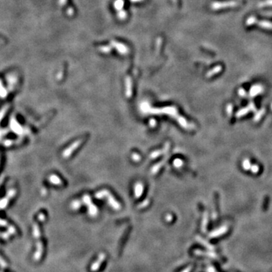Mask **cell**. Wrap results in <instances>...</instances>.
Wrapping results in <instances>:
<instances>
[{
	"mask_svg": "<svg viewBox=\"0 0 272 272\" xmlns=\"http://www.w3.org/2000/svg\"><path fill=\"white\" fill-rule=\"evenodd\" d=\"M237 5L235 2H215L212 5V8L214 9H219L222 8H227V7H234Z\"/></svg>",
	"mask_w": 272,
	"mask_h": 272,
	"instance_id": "obj_1",
	"label": "cell"
},
{
	"mask_svg": "<svg viewBox=\"0 0 272 272\" xmlns=\"http://www.w3.org/2000/svg\"><path fill=\"white\" fill-rule=\"evenodd\" d=\"M227 231H228V227H227V226H222V227H221L219 229L216 230V231H213L212 233H211V234H209V237H219L220 235H221V234H224V233L227 232Z\"/></svg>",
	"mask_w": 272,
	"mask_h": 272,
	"instance_id": "obj_2",
	"label": "cell"
},
{
	"mask_svg": "<svg viewBox=\"0 0 272 272\" xmlns=\"http://www.w3.org/2000/svg\"><path fill=\"white\" fill-rule=\"evenodd\" d=\"M262 92V86H253L251 89V90H250V95L252 97H254V96L257 95H259V93H261Z\"/></svg>",
	"mask_w": 272,
	"mask_h": 272,
	"instance_id": "obj_3",
	"label": "cell"
},
{
	"mask_svg": "<svg viewBox=\"0 0 272 272\" xmlns=\"http://www.w3.org/2000/svg\"><path fill=\"white\" fill-rule=\"evenodd\" d=\"M112 44H113V45H116V48H117V50L120 53L126 54V53L128 52V49L126 48V47L124 45L120 44V43H117L116 42H112Z\"/></svg>",
	"mask_w": 272,
	"mask_h": 272,
	"instance_id": "obj_4",
	"label": "cell"
},
{
	"mask_svg": "<svg viewBox=\"0 0 272 272\" xmlns=\"http://www.w3.org/2000/svg\"><path fill=\"white\" fill-rule=\"evenodd\" d=\"M250 111H251V109H250V107H245V108L239 110L237 113V114H236V116H237V117H241V116H245V115L247 114V113H248Z\"/></svg>",
	"mask_w": 272,
	"mask_h": 272,
	"instance_id": "obj_5",
	"label": "cell"
},
{
	"mask_svg": "<svg viewBox=\"0 0 272 272\" xmlns=\"http://www.w3.org/2000/svg\"><path fill=\"white\" fill-rule=\"evenodd\" d=\"M142 190H143V186L142 185H140V184L136 185V186H135V196L137 197H139L142 195Z\"/></svg>",
	"mask_w": 272,
	"mask_h": 272,
	"instance_id": "obj_6",
	"label": "cell"
},
{
	"mask_svg": "<svg viewBox=\"0 0 272 272\" xmlns=\"http://www.w3.org/2000/svg\"><path fill=\"white\" fill-rule=\"evenodd\" d=\"M265 109H262L260 111H259L258 113H256V115L254 117V120L256 121V122H258L259 120L261 119V118L262 117L263 115L265 114Z\"/></svg>",
	"mask_w": 272,
	"mask_h": 272,
	"instance_id": "obj_7",
	"label": "cell"
},
{
	"mask_svg": "<svg viewBox=\"0 0 272 272\" xmlns=\"http://www.w3.org/2000/svg\"><path fill=\"white\" fill-rule=\"evenodd\" d=\"M221 70V66H218V67H215V68H214L212 70H211V71L209 72V73L207 74V77H212V76H213L214 74H216V73H218Z\"/></svg>",
	"mask_w": 272,
	"mask_h": 272,
	"instance_id": "obj_8",
	"label": "cell"
},
{
	"mask_svg": "<svg viewBox=\"0 0 272 272\" xmlns=\"http://www.w3.org/2000/svg\"><path fill=\"white\" fill-rule=\"evenodd\" d=\"M251 166H252L251 162H250V160H248V159H245V160L244 161V162H243V167H244V169H245V170H250Z\"/></svg>",
	"mask_w": 272,
	"mask_h": 272,
	"instance_id": "obj_9",
	"label": "cell"
},
{
	"mask_svg": "<svg viewBox=\"0 0 272 272\" xmlns=\"http://www.w3.org/2000/svg\"><path fill=\"white\" fill-rule=\"evenodd\" d=\"M126 85H127V86H126V88H127V89H126V95H127L128 96H130L131 95V91H130V88H131V83H130V80H129V78H128L127 79V80H126Z\"/></svg>",
	"mask_w": 272,
	"mask_h": 272,
	"instance_id": "obj_10",
	"label": "cell"
},
{
	"mask_svg": "<svg viewBox=\"0 0 272 272\" xmlns=\"http://www.w3.org/2000/svg\"><path fill=\"white\" fill-rule=\"evenodd\" d=\"M250 170L252 171V172H253V173L256 174V173H258V172H259V166L257 165H252L251 168H250Z\"/></svg>",
	"mask_w": 272,
	"mask_h": 272,
	"instance_id": "obj_11",
	"label": "cell"
},
{
	"mask_svg": "<svg viewBox=\"0 0 272 272\" xmlns=\"http://www.w3.org/2000/svg\"><path fill=\"white\" fill-rule=\"evenodd\" d=\"M114 5L116 6V8H117V9H120V8H122V7H123V2L122 1V0H117V1H116V2L114 3Z\"/></svg>",
	"mask_w": 272,
	"mask_h": 272,
	"instance_id": "obj_12",
	"label": "cell"
},
{
	"mask_svg": "<svg viewBox=\"0 0 272 272\" xmlns=\"http://www.w3.org/2000/svg\"><path fill=\"white\" fill-rule=\"evenodd\" d=\"M268 203H269V197H268V196H266L264 199V202H263V209H267L268 206Z\"/></svg>",
	"mask_w": 272,
	"mask_h": 272,
	"instance_id": "obj_13",
	"label": "cell"
},
{
	"mask_svg": "<svg viewBox=\"0 0 272 272\" xmlns=\"http://www.w3.org/2000/svg\"><path fill=\"white\" fill-rule=\"evenodd\" d=\"M174 164H175V165H176V166H180V165L182 164V161H181V159H176V160L174 161Z\"/></svg>",
	"mask_w": 272,
	"mask_h": 272,
	"instance_id": "obj_14",
	"label": "cell"
},
{
	"mask_svg": "<svg viewBox=\"0 0 272 272\" xmlns=\"http://www.w3.org/2000/svg\"><path fill=\"white\" fill-rule=\"evenodd\" d=\"M255 21H256V19H255V18H250V19H249L248 21H247V25H250V24H252L253 23H254Z\"/></svg>",
	"mask_w": 272,
	"mask_h": 272,
	"instance_id": "obj_15",
	"label": "cell"
},
{
	"mask_svg": "<svg viewBox=\"0 0 272 272\" xmlns=\"http://www.w3.org/2000/svg\"><path fill=\"white\" fill-rule=\"evenodd\" d=\"M227 110H228V113H229V114H231V113H232V110H233V109H232V105H228V109H227Z\"/></svg>",
	"mask_w": 272,
	"mask_h": 272,
	"instance_id": "obj_16",
	"label": "cell"
},
{
	"mask_svg": "<svg viewBox=\"0 0 272 272\" xmlns=\"http://www.w3.org/2000/svg\"><path fill=\"white\" fill-rule=\"evenodd\" d=\"M101 48H103V49H101L102 50V51H104V52H108V51H110V49H109V48H108V47H101Z\"/></svg>",
	"mask_w": 272,
	"mask_h": 272,
	"instance_id": "obj_17",
	"label": "cell"
},
{
	"mask_svg": "<svg viewBox=\"0 0 272 272\" xmlns=\"http://www.w3.org/2000/svg\"><path fill=\"white\" fill-rule=\"evenodd\" d=\"M239 94H240V95H245V91H244V89H240V91H239Z\"/></svg>",
	"mask_w": 272,
	"mask_h": 272,
	"instance_id": "obj_18",
	"label": "cell"
},
{
	"mask_svg": "<svg viewBox=\"0 0 272 272\" xmlns=\"http://www.w3.org/2000/svg\"><path fill=\"white\" fill-rule=\"evenodd\" d=\"M272 5V0H271L270 2H264V3H262V5Z\"/></svg>",
	"mask_w": 272,
	"mask_h": 272,
	"instance_id": "obj_19",
	"label": "cell"
},
{
	"mask_svg": "<svg viewBox=\"0 0 272 272\" xmlns=\"http://www.w3.org/2000/svg\"><path fill=\"white\" fill-rule=\"evenodd\" d=\"M132 2H137V1H140V0H131Z\"/></svg>",
	"mask_w": 272,
	"mask_h": 272,
	"instance_id": "obj_20",
	"label": "cell"
},
{
	"mask_svg": "<svg viewBox=\"0 0 272 272\" xmlns=\"http://www.w3.org/2000/svg\"><path fill=\"white\" fill-rule=\"evenodd\" d=\"M271 110H272V104H271Z\"/></svg>",
	"mask_w": 272,
	"mask_h": 272,
	"instance_id": "obj_21",
	"label": "cell"
}]
</instances>
